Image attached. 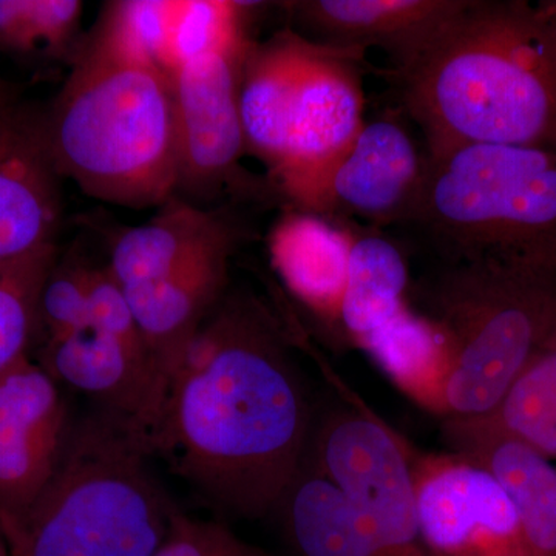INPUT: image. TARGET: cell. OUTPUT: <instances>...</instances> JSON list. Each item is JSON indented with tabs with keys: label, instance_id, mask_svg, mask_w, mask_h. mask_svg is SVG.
I'll use <instances>...</instances> for the list:
<instances>
[{
	"label": "cell",
	"instance_id": "23",
	"mask_svg": "<svg viewBox=\"0 0 556 556\" xmlns=\"http://www.w3.org/2000/svg\"><path fill=\"white\" fill-rule=\"evenodd\" d=\"M477 433L518 442L556 460V327L529 358L492 412L479 419L456 420Z\"/></svg>",
	"mask_w": 556,
	"mask_h": 556
},
{
	"label": "cell",
	"instance_id": "4",
	"mask_svg": "<svg viewBox=\"0 0 556 556\" xmlns=\"http://www.w3.org/2000/svg\"><path fill=\"white\" fill-rule=\"evenodd\" d=\"M401 226L442 265H492L556 278V150L473 144L426 152Z\"/></svg>",
	"mask_w": 556,
	"mask_h": 556
},
{
	"label": "cell",
	"instance_id": "28",
	"mask_svg": "<svg viewBox=\"0 0 556 556\" xmlns=\"http://www.w3.org/2000/svg\"><path fill=\"white\" fill-rule=\"evenodd\" d=\"M540 3L556 22V0H540Z\"/></svg>",
	"mask_w": 556,
	"mask_h": 556
},
{
	"label": "cell",
	"instance_id": "17",
	"mask_svg": "<svg viewBox=\"0 0 556 556\" xmlns=\"http://www.w3.org/2000/svg\"><path fill=\"white\" fill-rule=\"evenodd\" d=\"M240 228L222 211H207L175 195L150 222L121 230L108 266L123 289L153 283Z\"/></svg>",
	"mask_w": 556,
	"mask_h": 556
},
{
	"label": "cell",
	"instance_id": "11",
	"mask_svg": "<svg viewBox=\"0 0 556 556\" xmlns=\"http://www.w3.org/2000/svg\"><path fill=\"white\" fill-rule=\"evenodd\" d=\"M72 428L60 383L31 358L0 375V532L16 538Z\"/></svg>",
	"mask_w": 556,
	"mask_h": 556
},
{
	"label": "cell",
	"instance_id": "27",
	"mask_svg": "<svg viewBox=\"0 0 556 556\" xmlns=\"http://www.w3.org/2000/svg\"><path fill=\"white\" fill-rule=\"evenodd\" d=\"M241 543L225 526L177 511L169 535L153 556H232Z\"/></svg>",
	"mask_w": 556,
	"mask_h": 556
},
{
	"label": "cell",
	"instance_id": "18",
	"mask_svg": "<svg viewBox=\"0 0 556 556\" xmlns=\"http://www.w3.org/2000/svg\"><path fill=\"white\" fill-rule=\"evenodd\" d=\"M308 39L287 28L249 47L240 78V118L247 150L277 169L287 156L295 90Z\"/></svg>",
	"mask_w": 556,
	"mask_h": 556
},
{
	"label": "cell",
	"instance_id": "9",
	"mask_svg": "<svg viewBox=\"0 0 556 556\" xmlns=\"http://www.w3.org/2000/svg\"><path fill=\"white\" fill-rule=\"evenodd\" d=\"M252 40L247 25L186 58L172 73L178 138L177 192L208 199L225 190L247 199L276 195L268 178L241 169V67Z\"/></svg>",
	"mask_w": 556,
	"mask_h": 556
},
{
	"label": "cell",
	"instance_id": "1",
	"mask_svg": "<svg viewBox=\"0 0 556 556\" xmlns=\"http://www.w3.org/2000/svg\"><path fill=\"white\" fill-rule=\"evenodd\" d=\"M311 430L283 325L251 292H226L172 379L149 448L212 506L260 518L294 481Z\"/></svg>",
	"mask_w": 556,
	"mask_h": 556
},
{
	"label": "cell",
	"instance_id": "2",
	"mask_svg": "<svg viewBox=\"0 0 556 556\" xmlns=\"http://www.w3.org/2000/svg\"><path fill=\"white\" fill-rule=\"evenodd\" d=\"M390 75L427 153L556 150V22L540 2L470 0L415 65Z\"/></svg>",
	"mask_w": 556,
	"mask_h": 556
},
{
	"label": "cell",
	"instance_id": "29",
	"mask_svg": "<svg viewBox=\"0 0 556 556\" xmlns=\"http://www.w3.org/2000/svg\"><path fill=\"white\" fill-rule=\"evenodd\" d=\"M0 556H5V552H3L2 546H0Z\"/></svg>",
	"mask_w": 556,
	"mask_h": 556
},
{
	"label": "cell",
	"instance_id": "3",
	"mask_svg": "<svg viewBox=\"0 0 556 556\" xmlns=\"http://www.w3.org/2000/svg\"><path fill=\"white\" fill-rule=\"evenodd\" d=\"M47 144L62 178L93 199L131 208L177 195L178 138L172 76L105 10L73 58Z\"/></svg>",
	"mask_w": 556,
	"mask_h": 556
},
{
	"label": "cell",
	"instance_id": "8",
	"mask_svg": "<svg viewBox=\"0 0 556 556\" xmlns=\"http://www.w3.org/2000/svg\"><path fill=\"white\" fill-rule=\"evenodd\" d=\"M426 170V150L396 116L365 121L331 159L270 172V188L288 208L379 230L408 217Z\"/></svg>",
	"mask_w": 556,
	"mask_h": 556
},
{
	"label": "cell",
	"instance_id": "10",
	"mask_svg": "<svg viewBox=\"0 0 556 556\" xmlns=\"http://www.w3.org/2000/svg\"><path fill=\"white\" fill-rule=\"evenodd\" d=\"M417 519L428 556H533L500 479L460 453L412 448Z\"/></svg>",
	"mask_w": 556,
	"mask_h": 556
},
{
	"label": "cell",
	"instance_id": "24",
	"mask_svg": "<svg viewBox=\"0 0 556 556\" xmlns=\"http://www.w3.org/2000/svg\"><path fill=\"white\" fill-rule=\"evenodd\" d=\"M56 254V247H51L0 265V375L30 358L40 294Z\"/></svg>",
	"mask_w": 556,
	"mask_h": 556
},
{
	"label": "cell",
	"instance_id": "25",
	"mask_svg": "<svg viewBox=\"0 0 556 556\" xmlns=\"http://www.w3.org/2000/svg\"><path fill=\"white\" fill-rule=\"evenodd\" d=\"M78 0H0V47L30 53H62L78 31Z\"/></svg>",
	"mask_w": 556,
	"mask_h": 556
},
{
	"label": "cell",
	"instance_id": "12",
	"mask_svg": "<svg viewBox=\"0 0 556 556\" xmlns=\"http://www.w3.org/2000/svg\"><path fill=\"white\" fill-rule=\"evenodd\" d=\"M241 229L223 237L163 280L121 288L152 361L161 409L189 346L226 295L230 257L243 239Z\"/></svg>",
	"mask_w": 556,
	"mask_h": 556
},
{
	"label": "cell",
	"instance_id": "26",
	"mask_svg": "<svg viewBox=\"0 0 556 556\" xmlns=\"http://www.w3.org/2000/svg\"><path fill=\"white\" fill-rule=\"evenodd\" d=\"M89 263L67 258L54 263L39 302V328L46 339H56L87 325Z\"/></svg>",
	"mask_w": 556,
	"mask_h": 556
},
{
	"label": "cell",
	"instance_id": "15",
	"mask_svg": "<svg viewBox=\"0 0 556 556\" xmlns=\"http://www.w3.org/2000/svg\"><path fill=\"white\" fill-rule=\"evenodd\" d=\"M365 54L367 51L336 49L308 39L292 108L287 156L270 172L320 163L353 141L365 123Z\"/></svg>",
	"mask_w": 556,
	"mask_h": 556
},
{
	"label": "cell",
	"instance_id": "21",
	"mask_svg": "<svg viewBox=\"0 0 556 556\" xmlns=\"http://www.w3.org/2000/svg\"><path fill=\"white\" fill-rule=\"evenodd\" d=\"M361 350L409 401L445 419L453 351L448 336L437 320L408 303Z\"/></svg>",
	"mask_w": 556,
	"mask_h": 556
},
{
	"label": "cell",
	"instance_id": "13",
	"mask_svg": "<svg viewBox=\"0 0 556 556\" xmlns=\"http://www.w3.org/2000/svg\"><path fill=\"white\" fill-rule=\"evenodd\" d=\"M470 0H303L283 3L311 40L336 49L386 51L390 73L405 72L433 46Z\"/></svg>",
	"mask_w": 556,
	"mask_h": 556
},
{
	"label": "cell",
	"instance_id": "5",
	"mask_svg": "<svg viewBox=\"0 0 556 556\" xmlns=\"http://www.w3.org/2000/svg\"><path fill=\"white\" fill-rule=\"evenodd\" d=\"M148 447L109 413L70 428L60 466L9 543L13 556H153L177 508Z\"/></svg>",
	"mask_w": 556,
	"mask_h": 556
},
{
	"label": "cell",
	"instance_id": "6",
	"mask_svg": "<svg viewBox=\"0 0 556 556\" xmlns=\"http://www.w3.org/2000/svg\"><path fill=\"white\" fill-rule=\"evenodd\" d=\"M416 295L452 343L445 420L492 412L556 327V278L530 270L442 265Z\"/></svg>",
	"mask_w": 556,
	"mask_h": 556
},
{
	"label": "cell",
	"instance_id": "20",
	"mask_svg": "<svg viewBox=\"0 0 556 556\" xmlns=\"http://www.w3.org/2000/svg\"><path fill=\"white\" fill-rule=\"evenodd\" d=\"M274 514L289 556H383L345 496L306 456Z\"/></svg>",
	"mask_w": 556,
	"mask_h": 556
},
{
	"label": "cell",
	"instance_id": "7",
	"mask_svg": "<svg viewBox=\"0 0 556 556\" xmlns=\"http://www.w3.org/2000/svg\"><path fill=\"white\" fill-rule=\"evenodd\" d=\"M306 457L338 486L383 556H428L412 447L364 402L348 394L313 424Z\"/></svg>",
	"mask_w": 556,
	"mask_h": 556
},
{
	"label": "cell",
	"instance_id": "19",
	"mask_svg": "<svg viewBox=\"0 0 556 556\" xmlns=\"http://www.w3.org/2000/svg\"><path fill=\"white\" fill-rule=\"evenodd\" d=\"M452 452L478 460L507 490L533 556H556V466L508 439L477 433L445 420Z\"/></svg>",
	"mask_w": 556,
	"mask_h": 556
},
{
	"label": "cell",
	"instance_id": "16",
	"mask_svg": "<svg viewBox=\"0 0 556 556\" xmlns=\"http://www.w3.org/2000/svg\"><path fill=\"white\" fill-rule=\"evenodd\" d=\"M354 233L348 223L287 208L268 240L285 287L338 339Z\"/></svg>",
	"mask_w": 556,
	"mask_h": 556
},
{
	"label": "cell",
	"instance_id": "14",
	"mask_svg": "<svg viewBox=\"0 0 556 556\" xmlns=\"http://www.w3.org/2000/svg\"><path fill=\"white\" fill-rule=\"evenodd\" d=\"M61 178L43 116L0 104V265L56 247Z\"/></svg>",
	"mask_w": 556,
	"mask_h": 556
},
{
	"label": "cell",
	"instance_id": "22",
	"mask_svg": "<svg viewBox=\"0 0 556 556\" xmlns=\"http://www.w3.org/2000/svg\"><path fill=\"white\" fill-rule=\"evenodd\" d=\"M407 257L379 230L354 233L339 339L361 350L376 331L408 305Z\"/></svg>",
	"mask_w": 556,
	"mask_h": 556
}]
</instances>
